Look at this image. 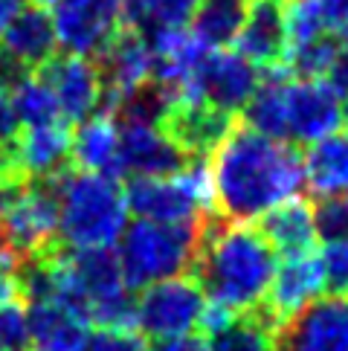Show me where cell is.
<instances>
[{"label": "cell", "instance_id": "6da1fadb", "mask_svg": "<svg viewBox=\"0 0 348 351\" xmlns=\"http://www.w3.org/2000/svg\"><path fill=\"white\" fill-rule=\"evenodd\" d=\"M215 212L229 223L261 218L273 206L299 197L305 169L299 148L261 136L247 125H235L232 134L212 154Z\"/></svg>", "mask_w": 348, "mask_h": 351}, {"label": "cell", "instance_id": "7a4b0ae2", "mask_svg": "<svg viewBox=\"0 0 348 351\" xmlns=\"http://www.w3.org/2000/svg\"><path fill=\"white\" fill-rule=\"evenodd\" d=\"M189 276L201 293L209 296V305L244 313L264 302L276 276V253L258 230L206 215Z\"/></svg>", "mask_w": 348, "mask_h": 351}, {"label": "cell", "instance_id": "3957f363", "mask_svg": "<svg viewBox=\"0 0 348 351\" xmlns=\"http://www.w3.org/2000/svg\"><path fill=\"white\" fill-rule=\"evenodd\" d=\"M125 192L119 180L70 169L58 178V241L70 250H102L125 232Z\"/></svg>", "mask_w": 348, "mask_h": 351}, {"label": "cell", "instance_id": "277c9868", "mask_svg": "<svg viewBox=\"0 0 348 351\" xmlns=\"http://www.w3.org/2000/svg\"><path fill=\"white\" fill-rule=\"evenodd\" d=\"M201 223H154L134 221L119 235V267L128 291H145L148 285L186 276L201 247Z\"/></svg>", "mask_w": 348, "mask_h": 351}, {"label": "cell", "instance_id": "5b68a950", "mask_svg": "<svg viewBox=\"0 0 348 351\" xmlns=\"http://www.w3.org/2000/svg\"><path fill=\"white\" fill-rule=\"evenodd\" d=\"M122 192L136 221L197 223L206 215H218L206 160H189L183 171L169 178H131Z\"/></svg>", "mask_w": 348, "mask_h": 351}, {"label": "cell", "instance_id": "8992f818", "mask_svg": "<svg viewBox=\"0 0 348 351\" xmlns=\"http://www.w3.org/2000/svg\"><path fill=\"white\" fill-rule=\"evenodd\" d=\"M206 302L189 273L148 285L136 296V331L151 340L183 337L201 322Z\"/></svg>", "mask_w": 348, "mask_h": 351}, {"label": "cell", "instance_id": "52a82bcc", "mask_svg": "<svg viewBox=\"0 0 348 351\" xmlns=\"http://www.w3.org/2000/svg\"><path fill=\"white\" fill-rule=\"evenodd\" d=\"M58 49L53 15L47 6L27 3L0 32V82L12 87L18 79L32 76Z\"/></svg>", "mask_w": 348, "mask_h": 351}, {"label": "cell", "instance_id": "ba28073f", "mask_svg": "<svg viewBox=\"0 0 348 351\" xmlns=\"http://www.w3.org/2000/svg\"><path fill=\"white\" fill-rule=\"evenodd\" d=\"M53 27L67 56H99L125 29L122 0H55Z\"/></svg>", "mask_w": 348, "mask_h": 351}, {"label": "cell", "instance_id": "9c48e42d", "mask_svg": "<svg viewBox=\"0 0 348 351\" xmlns=\"http://www.w3.org/2000/svg\"><path fill=\"white\" fill-rule=\"evenodd\" d=\"M256 87H258V70L250 61L238 53L218 49V53H203V58L197 61L195 76L189 87H186L183 99L206 102V105L238 117V110H244V105L250 102Z\"/></svg>", "mask_w": 348, "mask_h": 351}, {"label": "cell", "instance_id": "30bf717a", "mask_svg": "<svg viewBox=\"0 0 348 351\" xmlns=\"http://www.w3.org/2000/svg\"><path fill=\"white\" fill-rule=\"evenodd\" d=\"M12 174L27 180H53L73 169V131L67 122L23 128L9 145L0 148Z\"/></svg>", "mask_w": 348, "mask_h": 351}, {"label": "cell", "instance_id": "8fae6325", "mask_svg": "<svg viewBox=\"0 0 348 351\" xmlns=\"http://www.w3.org/2000/svg\"><path fill=\"white\" fill-rule=\"evenodd\" d=\"M343 122V102L325 82L288 79V87H284V143L314 145L337 134Z\"/></svg>", "mask_w": 348, "mask_h": 351}, {"label": "cell", "instance_id": "7c38bea8", "mask_svg": "<svg viewBox=\"0 0 348 351\" xmlns=\"http://www.w3.org/2000/svg\"><path fill=\"white\" fill-rule=\"evenodd\" d=\"M235 125H238L235 114H227V110L206 102L177 99L169 105L163 122H160V131L186 160H206L209 154L218 152Z\"/></svg>", "mask_w": 348, "mask_h": 351}, {"label": "cell", "instance_id": "4fadbf2b", "mask_svg": "<svg viewBox=\"0 0 348 351\" xmlns=\"http://www.w3.org/2000/svg\"><path fill=\"white\" fill-rule=\"evenodd\" d=\"M96 73L102 82V114H114L116 105L131 96L136 87L151 82V56H148L145 35L125 27L102 53L96 56Z\"/></svg>", "mask_w": 348, "mask_h": 351}, {"label": "cell", "instance_id": "5bb4252c", "mask_svg": "<svg viewBox=\"0 0 348 351\" xmlns=\"http://www.w3.org/2000/svg\"><path fill=\"white\" fill-rule=\"evenodd\" d=\"M276 351H348V299H316L276 334Z\"/></svg>", "mask_w": 348, "mask_h": 351}, {"label": "cell", "instance_id": "9a60e30c", "mask_svg": "<svg viewBox=\"0 0 348 351\" xmlns=\"http://www.w3.org/2000/svg\"><path fill=\"white\" fill-rule=\"evenodd\" d=\"M47 90L53 93L58 114L67 125L84 122L87 117L96 114L102 105V82H99L96 64L79 56H53L47 64L35 73Z\"/></svg>", "mask_w": 348, "mask_h": 351}, {"label": "cell", "instance_id": "2e32d148", "mask_svg": "<svg viewBox=\"0 0 348 351\" xmlns=\"http://www.w3.org/2000/svg\"><path fill=\"white\" fill-rule=\"evenodd\" d=\"M288 0H253L247 6L244 27L238 32V49L261 73L284 67L288 56V27H284Z\"/></svg>", "mask_w": 348, "mask_h": 351}, {"label": "cell", "instance_id": "e0dca14e", "mask_svg": "<svg viewBox=\"0 0 348 351\" xmlns=\"http://www.w3.org/2000/svg\"><path fill=\"white\" fill-rule=\"evenodd\" d=\"M186 160L166 134L154 125L119 128V174L122 178H169L186 169Z\"/></svg>", "mask_w": 348, "mask_h": 351}, {"label": "cell", "instance_id": "ac0fdd59", "mask_svg": "<svg viewBox=\"0 0 348 351\" xmlns=\"http://www.w3.org/2000/svg\"><path fill=\"white\" fill-rule=\"evenodd\" d=\"M67 270L87 302V322H90V317L99 308L119 302V299H125L131 293L125 287V279H122L119 258L110 247H102V250L67 247Z\"/></svg>", "mask_w": 348, "mask_h": 351}, {"label": "cell", "instance_id": "d6986e66", "mask_svg": "<svg viewBox=\"0 0 348 351\" xmlns=\"http://www.w3.org/2000/svg\"><path fill=\"white\" fill-rule=\"evenodd\" d=\"M325 291V279H322V265L319 256H293L284 258V265L276 267V276L270 282V291L264 296V305L279 325L288 322L293 313H299L310 302H316V296Z\"/></svg>", "mask_w": 348, "mask_h": 351}, {"label": "cell", "instance_id": "ffe728a7", "mask_svg": "<svg viewBox=\"0 0 348 351\" xmlns=\"http://www.w3.org/2000/svg\"><path fill=\"white\" fill-rule=\"evenodd\" d=\"M261 238L270 244L273 253L284 258L308 256L314 250L316 230H314V209H310L308 197H290L284 204L273 206L261 215L258 223Z\"/></svg>", "mask_w": 348, "mask_h": 351}, {"label": "cell", "instance_id": "44dd1931", "mask_svg": "<svg viewBox=\"0 0 348 351\" xmlns=\"http://www.w3.org/2000/svg\"><path fill=\"white\" fill-rule=\"evenodd\" d=\"M73 169L119 180V125L108 114L87 117L73 134Z\"/></svg>", "mask_w": 348, "mask_h": 351}, {"label": "cell", "instance_id": "7402d4cb", "mask_svg": "<svg viewBox=\"0 0 348 351\" xmlns=\"http://www.w3.org/2000/svg\"><path fill=\"white\" fill-rule=\"evenodd\" d=\"M29 343L38 351H84L87 346V322L76 313L58 308L53 302H38L27 308Z\"/></svg>", "mask_w": 348, "mask_h": 351}, {"label": "cell", "instance_id": "603a6c76", "mask_svg": "<svg viewBox=\"0 0 348 351\" xmlns=\"http://www.w3.org/2000/svg\"><path fill=\"white\" fill-rule=\"evenodd\" d=\"M305 183L314 197H340L348 189V131L331 134L302 157Z\"/></svg>", "mask_w": 348, "mask_h": 351}, {"label": "cell", "instance_id": "cb8c5ba5", "mask_svg": "<svg viewBox=\"0 0 348 351\" xmlns=\"http://www.w3.org/2000/svg\"><path fill=\"white\" fill-rule=\"evenodd\" d=\"M279 319L261 302L253 311L238 313L227 328L209 337V351H276Z\"/></svg>", "mask_w": 348, "mask_h": 351}, {"label": "cell", "instance_id": "d4e9b609", "mask_svg": "<svg viewBox=\"0 0 348 351\" xmlns=\"http://www.w3.org/2000/svg\"><path fill=\"white\" fill-rule=\"evenodd\" d=\"M244 15H247L244 0H201V6L192 15L189 35L206 53H218V49L238 41Z\"/></svg>", "mask_w": 348, "mask_h": 351}, {"label": "cell", "instance_id": "484cf974", "mask_svg": "<svg viewBox=\"0 0 348 351\" xmlns=\"http://www.w3.org/2000/svg\"><path fill=\"white\" fill-rule=\"evenodd\" d=\"M201 0H122L125 27L134 29H177L189 21Z\"/></svg>", "mask_w": 348, "mask_h": 351}, {"label": "cell", "instance_id": "4316f807", "mask_svg": "<svg viewBox=\"0 0 348 351\" xmlns=\"http://www.w3.org/2000/svg\"><path fill=\"white\" fill-rule=\"evenodd\" d=\"M9 102L15 110V119L23 128H35V125H49V122H64L58 114V105L47 84L35 76H23L9 87Z\"/></svg>", "mask_w": 348, "mask_h": 351}, {"label": "cell", "instance_id": "83f0119b", "mask_svg": "<svg viewBox=\"0 0 348 351\" xmlns=\"http://www.w3.org/2000/svg\"><path fill=\"white\" fill-rule=\"evenodd\" d=\"M314 209V230L316 235L331 241H345L348 238V209L343 197H314L310 200Z\"/></svg>", "mask_w": 348, "mask_h": 351}, {"label": "cell", "instance_id": "f1b7e54d", "mask_svg": "<svg viewBox=\"0 0 348 351\" xmlns=\"http://www.w3.org/2000/svg\"><path fill=\"white\" fill-rule=\"evenodd\" d=\"M319 265H322V279H325V291H331V296L348 299V238L322 247Z\"/></svg>", "mask_w": 348, "mask_h": 351}, {"label": "cell", "instance_id": "f546056e", "mask_svg": "<svg viewBox=\"0 0 348 351\" xmlns=\"http://www.w3.org/2000/svg\"><path fill=\"white\" fill-rule=\"evenodd\" d=\"M29 325L27 308L9 302L0 308V351H29Z\"/></svg>", "mask_w": 348, "mask_h": 351}, {"label": "cell", "instance_id": "4dcf8cb0", "mask_svg": "<svg viewBox=\"0 0 348 351\" xmlns=\"http://www.w3.org/2000/svg\"><path fill=\"white\" fill-rule=\"evenodd\" d=\"M145 340L136 331H93L84 351H145Z\"/></svg>", "mask_w": 348, "mask_h": 351}, {"label": "cell", "instance_id": "1f68e13d", "mask_svg": "<svg viewBox=\"0 0 348 351\" xmlns=\"http://www.w3.org/2000/svg\"><path fill=\"white\" fill-rule=\"evenodd\" d=\"M319 18L334 38L348 41V0H316Z\"/></svg>", "mask_w": 348, "mask_h": 351}, {"label": "cell", "instance_id": "d6a6232c", "mask_svg": "<svg viewBox=\"0 0 348 351\" xmlns=\"http://www.w3.org/2000/svg\"><path fill=\"white\" fill-rule=\"evenodd\" d=\"M322 82H325L334 93H337V99L343 102H348V41H340L337 53H334L331 64L325 70V76H322Z\"/></svg>", "mask_w": 348, "mask_h": 351}, {"label": "cell", "instance_id": "836d02e7", "mask_svg": "<svg viewBox=\"0 0 348 351\" xmlns=\"http://www.w3.org/2000/svg\"><path fill=\"white\" fill-rule=\"evenodd\" d=\"M18 131H21V125H18L15 110H12V102H9V87L0 82V148L15 140Z\"/></svg>", "mask_w": 348, "mask_h": 351}, {"label": "cell", "instance_id": "e575fe53", "mask_svg": "<svg viewBox=\"0 0 348 351\" xmlns=\"http://www.w3.org/2000/svg\"><path fill=\"white\" fill-rule=\"evenodd\" d=\"M9 302H21L15 285V258L9 253H0V308Z\"/></svg>", "mask_w": 348, "mask_h": 351}, {"label": "cell", "instance_id": "d590c367", "mask_svg": "<svg viewBox=\"0 0 348 351\" xmlns=\"http://www.w3.org/2000/svg\"><path fill=\"white\" fill-rule=\"evenodd\" d=\"M145 351H209V343L197 334H183V337H169V340H154V346Z\"/></svg>", "mask_w": 348, "mask_h": 351}, {"label": "cell", "instance_id": "8d00e7d4", "mask_svg": "<svg viewBox=\"0 0 348 351\" xmlns=\"http://www.w3.org/2000/svg\"><path fill=\"white\" fill-rule=\"evenodd\" d=\"M6 174H12V171L6 169V162H3V157H0V180H3V178H6Z\"/></svg>", "mask_w": 348, "mask_h": 351}, {"label": "cell", "instance_id": "74e56055", "mask_svg": "<svg viewBox=\"0 0 348 351\" xmlns=\"http://www.w3.org/2000/svg\"><path fill=\"white\" fill-rule=\"evenodd\" d=\"M29 3H38V6H47V3H55V0H29Z\"/></svg>", "mask_w": 348, "mask_h": 351}, {"label": "cell", "instance_id": "f35d334b", "mask_svg": "<svg viewBox=\"0 0 348 351\" xmlns=\"http://www.w3.org/2000/svg\"><path fill=\"white\" fill-rule=\"evenodd\" d=\"M343 119H348V102L343 105Z\"/></svg>", "mask_w": 348, "mask_h": 351}, {"label": "cell", "instance_id": "ab89813d", "mask_svg": "<svg viewBox=\"0 0 348 351\" xmlns=\"http://www.w3.org/2000/svg\"><path fill=\"white\" fill-rule=\"evenodd\" d=\"M0 253H6V247H3V238H0Z\"/></svg>", "mask_w": 348, "mask_h": 351}, {"label": "cell", "instance_id": "60d3db41", "mask_svg": "<svg viewBox=\"0 0 348 351\" xmlns=\"http://www.w3.org/2000/svg\"><path fill=\"white\" fill-rule=\"evenodd\" d=\"M345 209H348V197H345Z\"/></svg>", "mask_w": 348, "mask_h": 351}]
</instances>
